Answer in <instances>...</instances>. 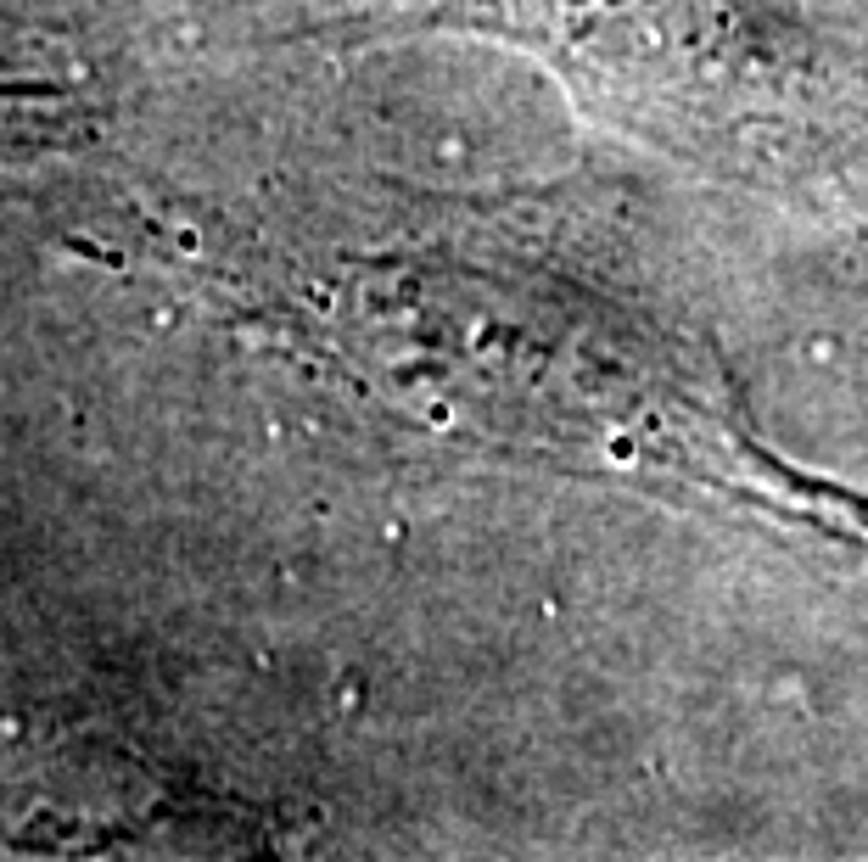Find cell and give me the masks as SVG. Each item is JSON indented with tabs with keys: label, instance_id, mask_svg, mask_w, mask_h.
<instances>
[{
	"label": "cell",
	"instance_id": "obj_2",
	"mask_svg": "<svg viewBox=\"0 0 868 862\" xmlns=\"http://www.w3.org/2000/svg\"><path fill=\"white\" fill-rule=\"evenodd\" d=\"M364 28L505 39L667 158L796 197H868V51L774 0H381Z\"/></svg>",
	"mask_w": 868,
	"mask_h": 862
},
{
	"label": "cell",
	"instance_id": "obj_1",
	"mask_svg": "<svg viewBox=\"0 0 868 862\" xmlns=\"http://www.w3.org/2000/svg\"><path fill=\"white\" fill-rule=\"evenodd\" d=\"M264 314L449 443L824 521L679 325L499 235L264 264Z\"/></svg>",
	"mask_w": 868,
	"mask_h": 862
}]
</instances>
